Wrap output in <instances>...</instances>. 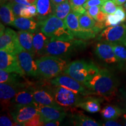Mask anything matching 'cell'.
Instances as JSON below:
<instances>
[{"instance_id": "cell-1", "label": "cell", "mask_w": 126, "mask_h": 126, "mask_svg": "<svg viewBox=\"0 0 126 126\" xmlns=\"http://www.w3.org/2000/svg\"><path fill=\"white\" fill-rule=\"evenodd\" d=\"M89 91L94 94L110 99L115 95L117 82L112 74L107 69L99 70L97 74L83 83Z\"/></svg>"}, {"instance_id": "cell-2", "label": "cell", "mask_w": 126, "mask_h": 126, "mask_svg": "<svg viewBox=\"0 0 126 126\" xmlns=\"http://www.w3.org/2000/svg\"><path fill=\"white\" fill-rule=\"evenodd\" d=\"M40 31L49 37L56 40H71L74 36L68 29L64 20L53 14L45 20L39 21Z\"/></svg>"}, {"instance_id": "cell-3", "label": "cell", "mask_w": 126, "mask_h": 126, "mask_svg": "<svg viewBox=\"0 0 126 126\" xmlns=\"http://www.w3.org/2000/svg\"><path fill=\"white\" fill-rule=\"evenodd\" d=\"M36 61L40 75L47 79L62 74L69 64L67 59L54 56H43Z\"/></svg>"}, {"instance_id": "cell-4", "label": "cell", "mask_w": 126, "mask_h": 126, "mask_svg": "<svg viewBox=\"0 0 126 126\" xmlns=\"http://www.w3.org/2000/svg\"><path fill=\"white\" fill-rule=\"evenodd\" d=\"M86 43L82 39L56 40L50 39L45 50V56L67 57L77 50L85 47Z\"/></svg>"}, {"instance_id": "cell-5", "label": "cell", "mask_w": 126, "mask_h": 126, "mask_svg": "<svg viewBox=\"0 0 126 126\" xmlns=\"http://www.w3.org/2000/svg\"><path fill=\"white\" fill-rule=\"evenodd\" d=\"M99 71V68L94 63L79 60L69 63L63 74L72 77L83 84Z\"/></svg>"}, {"instance_id": "cell-6", "label": "cell", "mask_w": 126, "mask_h": 126, "mask_svg": "<svg viewBox=\"0 0 126 126\" xmlns=\"http://www.w3.org/2000/svg\"><path fill=\"white\" fill-rule=\"evenodd\" d=\"M53 94L55 100L62 107H77L83 99L81 94L63 86H56Z\"/></svg>"}, {"instance_id": "cell-7", "label": "cell", "mask_w": 126, "mask_h": 126, "mask_svg": "<svg viewBox=\"0 0 126 126\" xmlns=\"http://www.w3.org/2000/svg\"><path fill=\"white\" fill-rule=\"evenodd\" d=\"M30 85L24 82L15 83H0V99L3 109H8L11 106L12 99L19 91Z\"/></svg>"}, {"instance_id": "cell-8", "label": "cell", "mask_w": 126, "mask_h": 126, "mask_svg": "<svg viewBox=\"0 0 126 126\" xmlns=\"http://www.w3.org/2000/svg\"><path fill=\"white\" fill-rule=\"evenodd\" d=\"M126 39V24L121 23L115 26H109L104 29L98 37L100 42L110 44L122 43Z\"/></svg>"}, {"instance_id": "cell-9", "label": "cell", "mask_w": 126, "mask_h": 126, "mask_svg": "<svg viewBox=\"0 0 126 126\" xmlns=\"http://www.w3.org/2000/svg\"><path fill=\"white\" fill-rule=\"evenodd\" d=\"M0 49L14 54L23 50L20 44L16 32L9 28H6L4 33L1 34L0 37Z\"/></svg>"}, {"instance_id": "cell-10", "label": "cell", "mask_w": 126, "mask_h": 126, "mask_svg": "<svg viewBox=\"0 0 126 126\" xmlns=\"http://www.w3.org/2000/svg\"><path fill=\"white\" fill-rule=\"evenodd\" d=\"M51 83L55 86H63L74 92L86 95L89 92L86 89L85 86L72 77L65 74H61L51 80Z\"/></svg>"}, {"instance_id": "cell-11", "label": "cell", "mask_w": 126, "mask_h": 126, "mask_svg": "<svg viewBox=\"0 0 126 126\" xmlns=\"http://www.w3.org/2000/svg\"><path fill=\"white\" fill-rule=\"evenodd\" d=\"M11 114L12 119L20 126H22L24 123L32 119L39 113L35 102L32 105L14 106H11Z\"/></svg>"}, {"instance_id": "cell-12", "label": "cell", "mask_w": 126, "mask_h": 126, "mask_svg": "<svg viewBox=\"0 0 126 126\" xmlns=\"http://www.w3.org/2000/svg\"><path fill=\"white\" fill-rule=\"evenodd\" d=\"M0 68L7 72H15L22 76L25 74L20 66L16 54L5 50H1L0 51Z\"/></svg>"}, {"instance_id": "cell-13", "label": "cell", "mask_w": 126, "mask_h": 126, "mask_svg": "<svg viewBox=\"0 0 126 126\" xmlns=\"http://www.w3.org/2000/svg\"><path fill=\"white\" fill-rule=\"evenodd\" d=\"M16 56L25 74L34 77L40 75L36 60L31 53L23 50L17 53Z\"/></svg>"}, {"instance_id": "cell-14", "label": "cell", "mask_w": 126, "mask_h": 126, "mask_svg": "<svg viewBox=\"0 0 126 126\" xmlns=\"http://www.w3.org/2000/svg\"><path fill=\"white\" fill-rule=\"evenodd\" d=\"M35 105L40 115L41 120L44 123L51 120L62 121L66 116V113L62 107L57 108L51 106H46L36 103Z\"/></svg>"}, {"instance_id": "cell-15", "label": "cell", "mask_w": 126, "mask_h": 126, "mask_svg": "<svg viewBox=\"0 0 126 126\" xmlns=\"http://www.w3.org/2000/svg\"><path fill=\"white\" fill-rule=\"evenodd\" d=\"M80 14L71 11L64 19L66 26L72 33L75 37L82 40H88V36L81 29L79 22V16Z\"/></svg>"}, {"instance_id": "cell-16", "label": "cell", "mask_w": 126, "mask_h": 126, "mask_svg": "<svg viewBox=\"0 0 126 126\" xmlns=\"http://www.w3.org/2000/svg\"><path fill=\"white\" fill-rule=\"evenodd\" d=\"M95 54L99 59L108 64H112L118 62L113 46L110 43L99 42L96 46Z\"/></svg>"}, {"instance_id": "cell-17", "label": "cell", "mask_w": 126, "mask_h": 126, "mask_svg": "<svg viewBox=\"0 0 126 126\" xmlns=\"http://www.w3.org/2000/svg\"><path fill=\"white\" fill-rule=\"evenodd\" d=\"M34 89L35 88L29 86L20 90L12 99L11 106H23L34 104L35 102L33 97Z\"/></svg>"}, {"instance_id": "cell-18", "label": "cell", "mask_w": 126, "mask_h": 126, "mask_svg": "<svg viewBox=\"0 0 126 126\" xmlns=\"http://www.w3.org/2000/svg\"><path fill=\"white\" fill-rule=\"evenodd\" d=\"M33 97L34 101L40 105L57 108L61 107L55 100L54 94L45 89H34Z\"/></svg>"}, {"instance_id": "cell-19", "label": "cell", "mask_w": 126, "mask_h": 126, "mask_svg": "<svg viewBox=\"0 0 126 126\" xmlns=\"http://www.w3.org/2000/svg\"><path fill=\"white\" fill-rule=\"evenodd\" d=\"M50 38L45 35L42 31L34 33L33 36V48L35 56H45V50Z\"/></svg>"}, {"instance_id": "cell-20", "label": "cell", "mask_w": 126, "mask_h": 126, "mask_svg": "<svg viewBox=\"0 0 126 126\" xmlns=\"http://www.w3.org/2000/svg\"><path fill=\"white\" fill-rule=\"evenodd\" d=\"M19 40L23 49L29 52L33 57H35V53L33 48V36L34 33L29 31H19L17 32Z\"/></svg>"}, {"instance_id": "cell-21", "label": "cell", "mask_w": 126, "mask_h": 126, "mask_svg": "<svg viewBox=\"0 0 126 126\" xmlns=\"http://www.w3.org/2000/svg\"><path fill=\"white\" fill-rule=\"evenodd\" d=\"M11 25L20 31H29L35 33L39 26V23L36 22L31 18L19 16L15 18Z\"/></svg>"}, {"instance_id": "cell-22", "label": "cell", "mask_w": 126, "mask_h": 126, "mask_svg": "<svg viewBox=\"0 0 126 126\" xmlns=\"http://www.w3.org/2000/svg\"><path fill=\"white\" fill-rule=\"evenodd\" d=\"M36 5L39 21L45 20L53 14V5L51 0H37Z\"/></svg>"}, {"instance_id": "cell-23", "label": "cell", "mask_w": 126, "mask_h": 126, "mask_svg": "<svg viewBox=\"0 0 126 126\" xmlns=\"http://www.w3.org/2000/svg\"><path fill=\"white\" fill-rule=\"evenodd\" d=\"M77 107L80 108L89 113H94L100 111V101L98 99L94 97H87L83 98L82 101Z\"/></svg>"}, {"instance_id": "cell-24", "label": "cell", "mask_w": 126, "mask_h": 126, "mask_svg": "<svg viewBox=\"0 0 126 126\" xmlns=\"http://www.w3.org/2000/svg\"><path fill=\"white\" fill-rule=\"evenodd\" d=\"M0 18L1 21L6 25H11L15 20V15L9 2L1 4L0 8Z\"/></svg>"}, {"instance_id": "cell-25", "label": "cell", "mask_w": 126, "mask_h": 126, "mask_svg": "<svg viewBox=\"0 0 126 126\" xmlns=\"http://www.w3.org/2000/svg\"><path fill=\"white\" fill-rule=\"evenodd\" d=\"M72 123L78 126H100L102 124L84 114H76L72 117Z\"/></svg>"}, {"instance_id": "cell-26", "label": "cell", "mask_w": 126, "mask_h": 126, "mask_svg": "<svg viewBox=\"0 0 126 126\" xmlns=\"http://www.w3.org/2000/svg\"><path fill=\"white\" fill-rule=\"evenodd\" d=\"M71 11V6L69 0L57 5H53V14L62 20H64Z\"/></svg>"}, {"instance_id": "cell-27", "label": "cell", "mask_w": 126, "mask_h": 126, "mask_svg": "<svg viewBox=\"0 0 126 126\" xmlns=\"http://www.w3.org/2000/svg\"><path fill=\"white\" fill-rule=\"evenodd\" d=\"M100 113L105 120H114L122 114V110L114 105H107L100 110Z\"/></svg>"}, {"instance_id": "cell-28", "label": "cell", "mask_w": 126, "mask_h": 126, "mask_svg": "<svg viewBox=\"0 0 126 126\" xmlns=\"http://www.w3.org/2000/svg\"><path fill=\"white\" fill-rule=\"evenodd\" d=\"M22 75L15 72H9L0 70V83H15L19 82Z\"/></svg>"}, {"instance_id": "cell-29", "label": "cell", "mask_w": 126, "mask_h": 126, "mask_svg": "<svg viewBox=\"0 0 126 126\" xmlns=\"http://www.w3.org/2000/svg\"><path fill=\"white\" fill-rule=\"evenodd\" d=\"M118 62L126 64V47L122 43L111 44Z\"/></svg>"}, {"instance_id": "cell-30", "label": "cell", "mask_w": 126, "mask_h": 126, "mask_svg": "<svg viewBox=\"0 0 126 126\" xmlns=\"http://www.w3.org/2000/svg\"><path fill=\"white\" fill-rule=\"evenodd\" d=\"M117 8L113 0H106L100 7V10L107 14H114Z\"/></svg>"}, {"instance_id": "cell-31", "label": "cell", "mask_w": 126, "mask_h": 126, "mask_svg": "<svg viewBox=\"0 0 126 126\" xmlns=\"http://www.w3.org/2000/svg\"><path fill=\"white\" fill-rule=\"evenodd\" d=\"M44 123L41 120L40 115L39 113L34 116L32 119L27 121L22 124L25 126H43Z\"/></svg>"}, {"instance_id": "cell-32", "label": "cell", "mask_w": 126, "mask_h": 126, "mask_svg": "<svg viewBox=\"0 0 126 126\" xmlns=\"http://www.w3.org/2000/svg\"><path fill=\"white\" fill-rule=\"evenodd\" d=\"M106 27L115 26L120 25L122 22H120L114 14H108L106 20L105 22Z\"/></svg>"}, {"instance_id": "cell-33", "label": "cell", "mask_w": 126, "mask_h": 126, "mask_svg": "<svg viewBox=\"0 0 126 126\" xmlns=\"http://www.w3.org/2000/svg\"><path fill=\"white\" fill-rule=\"evenodd\" d=\"M10 5L11 6V8L12 9V11H13L14 15H15V18H17V17L20 16V13H21V11L23 8L26 7V5H25L19 4V3L15 2L14 1H12V2H10Z\"/></svg>"}, {"instance_id": "cell-34", "label": "cell", "mask_w": 126, "mask_h": 126, "mask_svg": "<svg viewBox=\"0 0 126 126\" xmlns=\"http://www.w3.org/2000/svg\"><path fill=\"white\" fill-rule=\"evenodd\" d=\"M125 9L122 6H119L117 7V8L116 9V12L114 14V15L116 16V17L121 22H124L126 19V13Z\"/></svg>"}, {"instance_id": "cell-35", "label": "cell", "mask_w": 126, "mask_h": 126, "mask_svg": "<svg viewBox=\"0 0 126 126\" xmlns=\"http://www.w3.org/2000/svg\"><path fill=\"white\" fill-rule=\"evenodd\" d=\"M0 126H20L15 121L12 122L10 118L7 116H1L0 117Z\"/></svg>"}, {"instance_id": "cell-36", "label": "cell", "mask_w": 126, "mask_h": 126, "mask_svg": "<svg viewBox=\"0 0 126 126\" xmlns=\"http://www.w3.org/2000/svg\"><path fill=\"white\" fill-rule=\"evenodd\" d=\"M106 0H88L83 5V7L86 9V10L91 7L94 6H102Z\"/></svg>"}, {"instance_id": "cell-37", "label": "cell", "mask_w": 126, "mask_h": 126, "mask_svg": "<svg viewBox=\"0 0 126 126\" xmlns=\"http://www.w3.org/2000/svg\"><path fill=\"white\" fill-rule=\"evenodd\" d=\"M100 7L101 6H94V7H91L86 10V12H87L88 14L91 16L92 18L94 19L96 16L97 15V14L100 11Z\"/></svg>"}, {"instance_id": "cell-38", "label": "cell", "mask_w": 126, "mask_h": 126, "mask_svg": "<svg viewBox=\"0 0 126 126\" xmlns=\"http://www.w3.org/2000/svg\"><path fill=\"white\" fill-rule=\"evenodd\" d=\"M108 15V14L105 13V12H103L100 10L99 13L97 14V15L96 16L94 19L96 20V21L100 22H105V20H106Z\"/></svg>"}, {"instance_id": "cell-39", "label": "cell", "mask_w": 126, "mask_h": 126, "mask_svg": "<svg viewBox=\"0 0 126 126\" xmlns=\"http://www.w3.org/2000/svg\"><path fill=\"white\" fill-rule=\"evenodd\" d=\"M71 10L72 11L76 12L78 14H83L86 12V9L83 6H75L71 5Z\"/></svg>"}, {"instance_id": "cell-40", "label": "cell", "mask_w": 126, "mask_h": 126, "mask_svg": "<svg viewBox=\"0 0 126 126\" xmlns=\"http://www.w3.org/2000/svg\"><path fill=\"white\" fill-rule=\"evenodd\" d=\"M71 5L75 6H83L88 0H69Z\"/></svg>"}, {"instance_id": "cell-41", "label": "cell", "mask_w": 126, "mask_h": 126, "mask_svg": "<svg viewBox=\"0 0 126 126\" xmlns=\"http://www.w3.org/2000/svg\"><path fill=\"white\" fill-rule=\"evenodd\" d=\"M61 121L60 120H51L45 123L43 126H57L60 125Z\"/></svg>"}, {"instance_id": "cell-42", "label": "cell", "mask_w": 126, "mask_h": 126, "mask_svg": "<svg viewBox=\"0 0 126 126\" xmlns=\"http://www.w3.org/2000/svg\"><path fill=\"white\" fill-rule=\"evenodd\" d=\"M103 126H121L122 124H120L119 123L115 122L113 120H108V121L104 123Z\"/></svg>"}, {"instance_id": "cell-43", "label": "cell", "mask_w": 126, "mask_h": 126, "mask_svg": "<svg viewBox=\"0 0 126 126\" xmlns=\"http://www.w3.org/2000/svg\"><path fill=\"white\" fill-rule=\"evenodd\" d=\"M12 1H14V2H15L19 3V4L25 5H26V6L31 5L28 2L27 0H13Z\"/></svg>"}, {"instance_id": "cell-44", "label": "cell", "mask_w": 126, "mask_h": 126, "mask_svg": "<svg viewBox=\"0 0 126 126\" xmlns=\"http://www.w3.org/2000/svg\"><path fill=\"white\" fill-rule=\"evenodd\" d=\"M51 1L53 5H59L65 2L67 0H51Z\"/></svg>"}, {"instance_id": "cell-45", "label": "cell", "mask_w": 126, "mask_h": 126, "mask_svg": "<svg viewBox=\"0 0 126 126\" xmlns=\"http://www.w3.org/2000/svg\"><path fill=\"white\" fill-rule=\"evenodd\" d=\"M117 5L120 6L126 2V0H113Z\"/></svg>"}, {"instance_id": "cell-46", "label": "cell", "mask_w": 126, "mask_h": 126, "mask_svg": "<svg viewBox=\"0 0 126 126\" xmlns=\"http://www.w3.org/2000/svg\"><path fill=\"white\" fill-rule=\"evenodd\" d=\"M120 92L122 93L123 96H124L126 99V85L125 86V87L120 89Z\"/></svg>"}, {"instance_id": "cell-47", "label": "cell", "mask_w": 126, "mask_h": 126, "mask_svg": "<svg viewBox=\"0 0 126 126\" xmlns=\"http://www.w3.org/2000/svg\"><path fill=\"white\" fill-rule=\"evenodd\" d=\"M28 2L29 3L30 5H32V4H36V2H37V0H27Z\"/></svg>"}, {"instance_id": "cell-48", "label": "cell", "mask_w": 126, "mask_h": 126, "mask_svg": "<svg viewBox=\"0 0 126 126\" xmlns=\"http://www.w3.org/2000/svg\"><path fill=\"white\" fill-rule=\"evenodd\" d=\"M123 117L124 118V120H125V124H124V125L126 126V114H124Z\"/></svg>"}, {"instance_id": "cell-49", "label": "cell", "mask_w": 126, "mask_h": 126, "mask_svg": "<svg viewBox=\"0 0 126 126\" xmlns=\"http://www.w3.org/2000/svg\"><path fill=\"white\" fill-rule=\"evenodd\" d=\"M122 44H123V45L125 46L126 47V39H125V40H124L123 42V43H122Z\"/></svg>"}, {"instance_id": "cell-50", "label": "cell", "mask_w": 126, "mask_h": 126, "mask_svg": "<svg viewBox=\"0 0 126 126\" xmlns=\"http://www.w3.org/2000/svg\"><path fill=\"white\" fill-rule=\"evenodd\" d=\"M123 8H124V9H125V11H126V2L125 3H124V5Z\"/></svg>"}, {"instance_id": "cell-51", "label": "cell", "mask_w": 126, "mask_h": 126, "mask_svg": "<svg viewBox=\"0 0 126 126\" xmlns=\"http://www.w3.org/2000/svg\"><path fill=\"white\" fill-rule=\"evenodd\" d=\"M1 1H3V0H1ZM5 1H13V0H5Z\"/></svg>"}]
</instances>
